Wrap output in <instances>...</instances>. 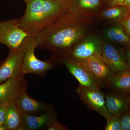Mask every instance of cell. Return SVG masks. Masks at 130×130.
Wrapping results in <instances>:
<instances>
[{"label":"cell","instance_id":"cell-1","mask_svg":"<svg viewBox=\"0 0 130 130\" xmlns=\"http://www.w3.org/2000/svg\"><path fill=\"white\" fill-rule=\"evenodd\" d=\"M88 18L68 9L35 37L38 47L51 51L53 59L66 56L86 35Z\"/></svg>","mask_w":130,"mask_h":130},{"label":"cell","instance_id":"cell-2","mask_svg":"<svg viewBox=\"0 0 130 130\" xmlns=\"http://www.w3.org/2000/svg\"><path fill=\"white\" fill-rule=\"evenodd\" d=\"M68 9V6L59 0H31L18 19V23L29 36L35 37Z\"/></svg>","mask_w":130,"mask_h":130},{"label":"cell","instance_id":"cell-3","mask_svg":"<svg viewBox=\"0 0 130 130\" xmlns=\"http://www.w3.org/2000/svg\"><path fill=\"white\" fill-rule=\"evenodd\" d=\"M38 44L34 37L28 36L21 44V47L24 51L23 60L22 66V74L32 73L44 76L47 72L54 67L55 61H42L35 55V48Z\"/></svg>","mask_w":130,"mask_h":130},{"label":"cell","instance_id":"cell-4","mask_svg":"<svg viewBox=\"0 0 130 130\" xmlns=\"http://www.w3.org/2000/svg\"><path fill=\"white\" fill-rule=\"evenodd\" d=\"M102 39L98 36L86 35L63 57L82 61L92 56L102 57Z\"/></svg>","mask_w":130,"mask_h":130},{"label":"cell","instance_id":"cell-5","mask_svg":"<svg viewBox=\"0 0 130 130\" xmlns=\"http://www.w3.org/2000/svg\"><path fill=\"white\" fill-rule=\"evenodd\" d=\"M28 36L20 28L18 19L0 21V44H5L9 49H18Z\"/></svg>","mask_w":130,"mask_h":130},{"label":"cell","instance_id":"cell-6","mask_svg":"<svg viewBox=\"0 0 130 130\" xmlns=\"http://www.w3.org/2000/svg\"><path fill=\"white\" fill-rule=\"evenodd\" d=\"M69 72L77 79L79 84L85 87L98 88V82L85 61L73 59L67 57L60 58Z\"/></svg>","mask_w":130,"mask_h":130},{"label":"cell","instance_id":"cell-7","mask_svg":"<svg viewBox=\"0 0 130 130\" xmlns=\"http://www.w3.org/2000/svg\"><path fill=\"white\" fill-rule=\"evenodd\" d=\"M76 92L80 100L90 109L106 118L111 115L107 108L105 95L98 88L85 87L79 84Z\"/></svg>","mask_w":130,"mask_h":130},{"label":"cell","instance_id":"cell-8","mask_svg":"<svg viewBox=\"0 0 130 130\" xmlns=\"http://www.w3.org/2000/svg\"><path fill=\"white\" fill-rule=\"evenodd\" d=\"M23 57L24 51L21 46L18 49H9L7 58L0 65V84L9 78L23 75Z\"/></svg>","mask_w":130,"mask_h":130},{"label":"cell","instance_id":"cell-9","mask_svg":"<svg viewBox=\"0 0 130 130\" xmlns=\"http://www.w3.org/2000/svg\"><path fill=\"white\" fill-rule=\"evenodd\" d=\"M102 57L115 74L129 70L123 48L103 41Z\"/></svg>","mask_w":130,"mask_h":130},{"label":"cell","instance_id":"cell-10","mask_svg":"<svg viewBox=\"0 0 130 130\" xmlns=\"http://www.w3.org/2000/svg\"><path fill=\"white\" fill-rule=\"evenodd\" d=\"M24 75L9 78L0 84V105L14 102L22 92L26 90Z\"/></svg>","mask_w":130,"mask_h":130},{"label":"cell","instance_id":"cell-11","mask_svg":"<svg viewBox=\"0 0 130 130\" xmlns=\"http://www.w3.org/2000/svg\"><path fill=\"white\" fill-rule=\"evenodd\" d=\"M14 103L21 113L26 115H40L53 108L46 103L31 97L26 90L20 95Z\"/></svg>","mask_w":130,"mask_h":130},{"label":"cell","instance_id":"cell-12","mask_svg":"<svg viewBox=\"0 0 130 130\" xmlns=\"http://www.w3.org/2000/svg\"><path fill=\"white\" fill-rule=\"evenodd\" d=\"M85 61L97 80L99 88L106 87L109 79L114 73L102 57L92 56Z\"/></svg>","mask_w":130,"mask_h":130},{"label":"cell","instance_id":"cell-13","mask_svg":"<svg viewBox=\"0 0 130 130\" xmlns=\"http://www.w3.org/2000/svg\"><path fill=\"white\" fill-rule=\"evenodd\" d=\"M24 130H37L46 129L50 123L57 120L53 108L40 115H23Z\"/></svg>","mask_w":130,"mask_h":130},{"label":"cell","instance_id":"cell-14","mask_svg":"<svg viewBox=\"0 0 130 130\" xmlns=\"http://www.w3.org/2000/svg\"><path fill=\"white\" fill-rule=\"evenodd\" d=\"M105 96L107 108L112 115L120 117L130 109L127 95L115 91Z\"/></svg>","mask_w":130,"mask_h":130},{"label":"cell","instance_id":"cell-15","mask_svg":"<svg viewBox=\"0 0 130 130\" xmlns=\"http://www.w3.org/2000/svg\"><path fill=\"white\" fill-rule=\"evenodd\" d=\"M101 0H72L68 5V9L84 17L98 15Z\"/></svg>","mask_w":130,"mask_h":130},{"label":"cell","instance_id":"cell-16","mask_svg":"<svg viewBox=\"0 0 130 130\" xmlns=\"http://www.w3.org/2000/svg\"><path fill=\"white\" fill-rule=\"evenodd\" d=\"M106 87L124 94L130 95V70L114 73L109 79Z\"/></svg>","mask_w":130,"mask_h":130},{"label":"cell","instance_id":"cell-17","mask_svg":"<svg viewBox=\"0 0 130 130\" xmlns=\"http://www.w3.org/2000/svg\"><path fill=\"white\" fill-rule=\"evenodd\" d=\"M4 125L8 130H24L23 114L14 102L8 104L6 111Z\"/></svg>","mask_w":130,"mask_h":130},{"label":"cell","instance_id":"cell-18","mask_svg":"<svg viewBox=\"0 0 130 130\" xmlns=\"http://www.w3.org/2000/svg\"><path fill=\"white\" fill-rule=\"evenodd\" d=\"M104 33L105 37L112 41L125 47L130 46V36L119 23L107 29Z\"/></svg>","mask_w":130,"mask_h":130},{"label":"cell","instance_id":"cell-19","mask_svg":"<svg viewBox=\"0 0 130 130\" xmlns=\"http://www.w3.org/2000/svg\"><path fill=\"white\" fill-rule=\"evenodd\" d=\"M130 13V11L123 5L116 4L112 7L100 12L98 15L103 19L117 23H119Z\"/></svg>","mask_w":130,"mask_h":130},{"label":"cell","instance_id":"cell-20","mask_svg":"<svg viewBox=\"0 0 130 130\" xmlns=\"http://www.w3.org/2000/svg\"><path fill=\"white\" fill-rule=\"evenodd\" d=\"M106 119L107 124L105 130H123L120 117L111 115L107 117Z\"/></svg>","mask_w":130,"mask_h":130},{"label":"cell","instance_id":"cell-21","mask_svg":"<svg viewBox=\"0 0 130 130\" xmlns=\"http://www.w3.org/2000/svg\"><path fill=\"white\" fill-rule=\"evenodd\" d=\"M123 130H130V109L120 116Z\"/></svg>","mask_w":130,"mask_h":130},{"label":"cell","instance_id":"cell-22","mask_svg":"<svg viewBox=\"0 0 130 130\" xmlns=\"http://www.w3.org/2000/svg\"><path fill=\"white\" fill-rule=\"evenodd\" d=\"M66 126L61 124L58 122L57 120L53 121L47 127V130H67Z\"/></svg>","mask_w":130,"mask_h":130},{"label":"cell","instance_id":"cell-23","mask_svg":"<svg viewBox=\"0 0 130 130\" xmlns=\"http://www.w3.org/2000/svg\"><path fill=\"white\" fill-rule=\"evenodd\" d=\"M119 23L121 24L130 36V13Z\"/></svg>","mask_w":130,"mask_h":130},{"label":"cell","instance_id":"cell-24","mask_svg":"<svg viewBox=\"0 0 130 130\" xmlns=\"http://www.w3.org/2000/svg\"><path fill=\"white\" fill-rule=\"evenodd\" d=\"M8 104L0 105V126L3 125L5 124L6 111Z\"/></svg>","mask_w":130,"mask_h":130},{"label":"cell","instance_id":"cell-25","mask_svg":"<svg viewBox=\"0 0 130 130\" xmlns=\"http://www.w3.org/2000/svg\"><path fill=\"white\" fill-rule=\"evenodd\" d=\"M123 50L129 70H130V46L125 47Z\"/></svg>","mask_w":130,"mask_h":130},{"label":"cell","instance_id":"cell-26","mask_svg":"<svg viewBox=\"0 0 130 130\" xmlns=\"http://www.w3.org/2000/svg\"><path fill=\"white\" fill-rule=\"evenodd\" d=\"M121 5L125 7L130 11V0H124Z\"/></svg>","mask_w":130,"mask_h":130},{"label":"cell","instance_id":"cell-27","mask_svg":"<svg viewBox=\"0 0 130 130\" xmlns=\"http://www.w3.org/2000/svg\"><path fill=\"white\" fill-rule=\"evenodd\" d=\"M59 1H60L61 2L66 4L68 6L70 4V3L71 2L72 0H59Z\"/></svg>","mask_w":130,"mask_h":130},{"label":"cell","instance_id":"cell-28","mask_svg":"<svg viewBox=\"0 0 130 130\" xmlns=\"http://www.w3.org/2000/svg\"><path fill=\"white\" fill-rule=\"evenodd\" d=\"M116 2V4H121L123 2L124 0H115Z\"/></svg>","mask_w":130,"mask_h":130},{"label":"cell","instance_id":"cell-29","mask_svg":"<svg viewBox=\"0 0 130 130\" xmlns=\"http://www.w3.org/2000/svg\"><path fill=\"white\" fill-rule=\"evenodd\" d=\"M6 128L5 127V125H4L1 126H0V130H6Z\"/></svg>","mask_w":130,"mask_h":130},{"label":"cell","instance_id":"cell-30","mask_svg":"<svg viewBox=\"0 0 130 130\" xmlns=\"http://www.w3.org/2000/svg\"><path fill=\"white\" fill-rule=\"evenodd\" d=\"M23 1L25 2L26 5H27V4H28V3L30 2L31 0H23Z\"/></svg>","mask_w":130,"mask_h":130},{"label":"cell","instance_id":"cell-31","mask_svg":"<svg viewBox=\"0 0 130 130\" xmlns=\"http://www.w3.org/2000/svg\"><path fill=\"white\" fill-rule=\"evenodd\" d=\"M127 98H128V101H129V104L130 106V95H127Z\"/></svg>","mask_w":130,"mask_h":130}]
</instances>
